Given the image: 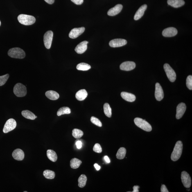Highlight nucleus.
<instances>
[{"label":"nucleus","instance_id":"nucleus-1","mask_svg":"<svg viewBox=\"0 0 192 192\" xmlns=\"http://www.w3.org/2000/svg\"><path fill=\"white\" fill-rule=\"evenodd\" d=\"M183 147L182 142H177L171 156V158L172 161H176L180 158L182 153Z\"/></svg>","mask_w":192,"mask_h":192},{"label":"nucleus","instance_id":"nucleus-24","mask_svg":"<svg viewBox=\"0 0 192 192\" xmlns=\"http://www.w3.org/2000/svg\"><path fill=\"white\" fill-rule=\"evenodd\" d=\"M21 114L23 117L27 119L31 120H34L37 116H36L34 114L30 111L28 110L23 111Z\"/></svg>","mask_w":192,"mask_h":192},{"label":"nucleus","instance_id":"nucleus-32","mask_svg":"<svg viewBox=\"0 0 192 192\" xmlns=\"http://www.w3.org/2000/svg\"><path fill=\"white\" fill-rule=\"evenodd\" d=\"M91 69V66L89 64L84 63H81L77 66V69L78 70L86 71Z\"/></svg>","mask_w":192,"mask_h":192},{"label":"nucleus","instance_id":"nucleus-33","mask_svg":"<svg viewBox=\"0 0 192 192\" xmlns=\"http://www.w3.org/2000/svg\"><path fill=\"white\" fill-rule=\"evenodd\" d=\"M72 136L76 139H80L83 135V132L78 129H74L72 131Z\"/></svg>","mask_w":192,"mask_h":192},{"label":"nucleus","instance_id":"nucleus-39","mask_svg":"<svg viewBox=\"0 0 192 192\" xmlns=\"http://www.w3.org/2000/svg\"><path fill=\"white\" fill-rule=\"evenodd\" d=\"M161 192H169V191L166 186L164 185H162L161 186Z\"/></svg>","mask_w":192,"mask_h":192},{"label":"nucleus","instance_id":"nucleus-36","mask_svg":"<svg viewBox=\"0 0 192 192\" xmlns=\"http://www.w3.org/2000/svg\"><path fill=\"white\" fill-rule=\"evenodd\" d=\"M186 86L188 88L191 90H192V76L190 75L187 77L186 80Z\"/></svg>","mask_w":192,"mask_h":192},{"label":"nucleus","instance_id":"nucleus-10","mask_svg":"<svg viewBox=\"0 0 192 192\" xmlns=\"http://www.w3.org/2000/svg\"><path fill=\"white\" fill-rule=\"evenodd\" d=\"M85 28L82 27L80 28H73L70 32L69 34V37L70 38L74 39L78 37L79 36L81 35L85 31Z\"/></svg>","mask_w":192,"mask_h":192},{"label":"nucleus","instance_id":"nucleus-44","mask_svg":"<svg viewBox=\"0 0 192 192\" xmlns=\"http://www.w3.org/2000/svg\"><path fill=\"white\" fill-rule=\"evenodd\" d=\"M94 166L95 167V168H96V170H98V171L100 169V166H99V165H98L97 164H96H96H94Z\"/></svg>","mask_w":192,"mask_h":192},{"label":"nucleus","instance_id":"nucleus-18","mask_svg":"<svg viewBox=\"0 0 192 192\" xmlns=\"http://www.w3.org/2000/svg\"><path fill=\"white\" fill-rule=\"evenodd\" d=\"M123 6L121 4L116 5L113 8H111L107 12V15L109 16H114L119 14L123 9Z\"/></svg>","mask_w":192,"mask_h":192},{"label":"nucleus","instance_id":"nucleus-15","mask_svg":"<svg viewBox=\"0 0 192 192\" xmlns=\"http://www.w3.org/2000/svg\"><path fill=\"white\" fill-rule=\"evenodd\" d=\"M177 31L176 28L170 27L166 28L163 30L162 35L166 37H171L175 36L177 34Z\"/></svg>","mask_w":192,"mask_h":192},{"label":"nucleus","instance_id":"nucleus-4","mask_svg":"<svg viewBox=\"0 0 192 192\" xmlns=\"http://www.w3.org/2000/svg\"><path fill=\"white\" fill-rule=\"evenodd\" d=\"M134 122L137 126L146 131L150 132L152 130V127L150 124L142 118H136L134 119Z\"/></svg>","mask_w":192,"mask_h":192},{"label":"nucleus","instance_id":"nucleus-43","mask_svg":"<svg viewBox=\"0 0 192 192\" xmlns=\"http://www.w3.org/2000/svg\"><path fill=\"white\" fill-rule=\"evenodd\" d=\"M105 160L106 161L107 163H110V159H109V158L107 156H105L104 157Z\"/></svg>","mask_w":192,"mask_h":192},{"label":"nucleus","instance_id":"nucleus-9","mask_svg":"<svg viewBox=\"0 0 192 192\" xmlns=\"http://www.w3.org/2000/svg\"><path fill=\"white\" fill-rule=\"evenodd\" d=\"M181 179L185 187L189 188L191 186V179L189 174L185 171L181 174Z\"/></svg>","mask_w":192,"mask_h":192},{"label":"nucleus","instance_id":"nucleus-27","mask_svg":"<svg viewBox=\"0 0 192 192\" xmlns=\"http://www.w3.org/2000/svg\"><path fill=\"white\" fill-rule=\"evenodd\" d=\"M126 153V150L125 148H120L117 153L116 158L118 159H123L124 158Z\"/></svg>","mask_w":192,"mask_h":192},{"label":"nucleus","instance_id":"nucleus-5","mask_svg":"<svg viewBox=\"0 0 192 192\" xmlns=\"http://www.w3.org/2000/svg\"><path fill=\"white\" fill-rule=\"evenodd\" d=\"M13 92L15 96L18 97H24L27 94L26 88L22 84L18 83L14 86Z\"/></svg>","mask_w":192,"mask_h":192},{"label":"nucleus","instance_id":"nucleus-38","mask_svg":"<svg viewBox=\"0 0 192 192\" xmlns=\"http://www.w3.org/2000/svg\"><path fill=\"white\" fill-rule=\"evenodd\" d=\"M71 1L77 5L82 4L84 1V0H71Z\"/></svg>","mask_w":192,"mask_h":192},{"label":"nucleus","instance_id":"nucleus-3","mask_svg":"<svg viewBox=\"0 0 192 192\" xmlns=\"http://www.w3.org/2000/svg\"><path fill=\"white\" fill-rule=\"evenodd\" d=\"M8 55L12 58L23 59L26 57V53L24 50L18 47L12 48L9 50Z\"/></svg>","mask_w":192,"mask_h":192},{"label":"nucleus","instance_id":"nucleus-12","mask_svg":"<svg viewBox=\"0 0 192 192\" xmlns=\"http://www.w3.org/2000/svg\"><path fill=\"white\" fill-rule=\"evenodd\" d=\"M127 41L125 39H112L109 42V45L112 47H118L125 45Z\"/></svg>","mask_w":192,"mask_h":192},{"label":"nucleus","instance_id":"nucleus-30","mask_svg":"<svg viewBox=\"0 0 192 192\" xmlns=\"http://www.w3.org/2000/svg\"><path fill=\"white\" fill-rule=\"evenodd\" d=\"M43 175L46 178L48 179H53L55 177V172L49 170H45L43 172Z\"/></svg>","mask_w":192,"mask_h":192},{"label":"nucleus","instance_id":"nucleus-40","mask_svg":"<svg viewBox=\"0 0 192 192\" xmlns=\"http://www.w3.org/2000/svg\"><path fill=\"white\" fill-rule=\"evenodd\" d=\"M76 145L77 148L78 149H80L82 147V142L80 141H77L76 143Z\"/></svg>","mask_w":192,"mask_h":192},{"label":"nucleus","instance_id":"nucleus-14","mask_svg":"<svg viewBox=\"0 0 192 192\" xmlns=\"http://www.w3.org/2000/svg\"><path fill=\"white\" fill-rule=\"evenodd\" d=\"M186 110V106L184 103H180L177 105V114L176 118L177 119H180L184 115Z\"/></svg>","mask_w":192,"mask_h":192},{"label":"nucleus","instance_id":"nucleus-29","mask_svg":"<svg viewBox=\"0 0 192 192\" xmlns=\"http://www.w3.org/2000/svg\"><path fill=\"white\" fill-rule=\"evenodd\" d=\"M71 113V109L67 107H61L57 112V115L60 116L64 114H69Z\"/></svg>","mask_w":192,"mask_h":192},{"label":"nucleus","instance_id":"nucleus-28","mask_svg":"<svg viewBox=\"0 0 192 192\" xmlns=\"http://www.w3.org/2000/svg\"><path fill=\"white\" fill-rule=\"evenodd\" d=\"M87 180V177L84 174L81 175L78 180V185L79 187L81 188L84 187L86 185Z\"/></svg>","mask_w":192,"mask_h":192},{"label":"nucleus","instance_id":"nucleus-17","mask_svg":"<svg viewBox=\"0 0 192 192\" xmlns=\"http://www.w3.org/2000/svg\"><path fill=\"white\" fill-rule=\"evenodd\" d=\"M12 156L16 160L21 161L24 159L25 154L23 150L20 149H17L12 152Z\"/></svg>","mask_w":192,"mask_h":192},{"label":"nucleus","instance_id":"nucleus-31","mask_svg":"<svg viewBox=\"0 0 192 192\" xmlns=\"http://www.w3.org/2000/svg\"><path fill=\"white\" fill-rule=\"evenodd\" d=\"M104 112L106 116L111 118L112 116V110L108 103H105L104 105Z\"/></svg>","mask_w":192,"mask_h":192},{"label":"nucleus","instance_id":"nucleus-41","mask_svg":"<svg viewBox=\"0 0 192 192\" xmlns=\"http://www.w3.org/2000/svg\"><path fill=\"white\" fill-rule=\"evenodd\" d=\"M139 186L136 185L134 186L133 187V191L132 192H139Z\"/></svg>","mask_w":192,"mask_h":192},{"label":"nucleus","instance_id":"nucleus-23","mask_svg":"<svg viewBox=\"0 0 192 192\" xmlns=\"http://www.w3.org/2000/svg\"><path fill=\"white\" fill-rule=\"evenodd\" d=\"M88 96V93L85 89H82L76 93V98L79 101H82L85 99Z\"/></svg>","mask_w":192,"mask_h":192},{"label":"nucleus","instance_id":"nucleus-34","mask_svg":"<svg viewBox=\"0 0 192 192\" xmlns=\"http://www.w3.org/2000/svg\"><path fill=\"white\" fill-rule=\"evenodd\" d=\"M9 77V75L8 74L0 76V86L4 85Z\"/></svg>","mask_w":192,"mask_h":192},{"label":"nucleus","instance_id":"nucleus-46","mask_svg":"<svg viewBox=\"0 0 192 192\" xmlns=\"http://www.w3.org/2000/svg\"><path fill=\"white\" fill-rule=\"evenodd\" d=\"M27 191H24V192H27Z\"/></svg>","mask_w":192,"mask_h":192},{"label":"nucleus","instance_id":"nucleus-7","mask_svg":"<svg viewBox=\"0 0 192 192\" xmlns=\"http://www.w3.org/2000/svg\"><path fill=\"white\" fill-rule=\"evenodd\" d=\"M17 126V123L15 120L13 118L7 120L4 125L3 129V132L6 134L14 130Z\"/></svg>","mask_w":192,"mask_h":192},{"label":"nucleus","instance_id":"nucleus-8","mask_svg":"<svg viewBox=\"0 0 192 192\" xmlns=\"http://www.w3.org/2000/svg\"><path fill=\"white\" fill-rule=\"evenodd\" d=\"M53 33L52 31H48L45 34L44 42L47 49H49L51 47L53 37Z\"/></svg>","mask_w":192,"mask_h":192},{"label":"nucleus","instance_id":"nucleus-22","mask_svg":"<svg viewBox=\"0 0 192 192\" xmlns=\"http://www.w3.org/2000/svg\"><path fill=\"white\" fill-rule=\"evenodd\" d=\"M47 97L50 100H55L58 99L60 97V96L56 91H49L45 93Z\"/></svg>","mask_w":192,"mask_h":192},{"label":"nucleus","instance_id":"nucleus-42","mask_svg":"<svg viewBox=\"0 0 192 192\" xmlns=\"http://www.w3.org/2000/svg\"><path fill=\"white\" fill-rule=\"evenodd\" d=\"M44 1L50 4H53L55 1V0H44Z\"/></svg>","mask_w":192,"mask_h":192},{"label":"nucleus","instance_id":"nucleus-37","mask_svg":"<svg viewBox=\"0 0 192 192\" xmlns=\"http://www.w3.org/2000/svg\"><path fill=\"white\" fill-rule=\"evenodd\" d=\"M93 151L97 153H101L102 152V149L100 144L96 143L93 148Z\"/></svg>","mask_w":192,"mask_h":192},{"label":"nucleus","instance_id":"nucleus-45","mask_svg":"<svg viewBox=\"0 0 192 192\" xmlns=\"http://www.w3.org/2000/svg\"><path fill=\"white\" fill-rule=\"evenodd\" d=\"M1 21H0V26H1Z\"/></svg>","mask_w":192,"mask_h":192},{"label":"nucleus","instance_id":"nucleus-20","mask_svg":"<svg viewBox=\"0 0 192 192\" xmlns=\"http://www.w3.org/2000/svg\"><path fill=\"white\" fill-rule=\"evenodd\" d=\"M167 3L168 5L175 8L182 7L185 3L184 0H168Z\"/></svg>","mask_w":192,"mask_h":192},{"label":"nucleus","instance_id":"nucleus-26","mask_svg":"<svg viewBox=\"0 0 192 192\" xmlns=\"http://www.w3.org/2000/svg\"><path fill=\"white\" fill-rule=\"evenodd\" d=\"M82 161L79 159L74 158L72 159L70 161V166L73 169H76L80 167L82 164Z\"/></svg>","mask_w":192,"mask_h":192},{"label":"nucleus","instance_id":"nucleus-16","mask_svg":"<svg viewBox=\"0 0 192 192\" xmlns=\"http://www.w3.org/2000/svg\"><path fill=\"white\" fill-rule=\"evenodd\" d=\"M88 42L84 41L80 42L76 47L75 51L78 54H82L85 52L87 49V44Z\"/></svg>","mask_w":192,"mask_h":192},{"label":"nucleus","instance_id":"nucleus-21","mask_svg":"<svg viewBox=\"0 0 192 192\" xmlns=\"http://www.w3.org/2000/svg\"><path fill=\"white\" fill-rule=\"evenodd\" d=\"M122 98L126 101L132 102L135 101L136 97L133 94L126 92H122L121 94Z\"/></svg>","mask_w":192,"mask_h":192},{"label":"nucleus","instance_id":"nucleus-25","mask_svg":"<svg viewBox=\"0 0 192 192\" xmlns=\"http://www.w3.org/2000/svg\"><path fill=\"white\" fill-rule=\"evenodd\" d=\"M47 155L48 158L53 162H55L57 160V156L56 153L53 150H48L47 151Z\"/></svg>","mask_w":192,"mask_h":192},{"label":"nucleus","instance_id":"nucleus-19","mask_svg":"<svg viewBox=\"0 0 192 192\" xmlns=\"http://www.w3.org/2000/svg\"><path fill=\"white\" fill-rule=\"evenodd\" d=\"M147 7V6L146 4H144L140 7L134 15V19L135 20H138L142 17L146 10Z\"/></svg>","mask_w":192,"mask_h":192},{"label":"nucleus","instance_id":"nucleus-11","mask_svg":"<svg viewBox=\"0 0 192 192\" xmlns=\"http://www.w3.org/2000/svg\"><path fill=\"white\" fill-rule=\"evenodd\" d=\"M155 96L156 99L158 101H161L164 98V92L162 87L158 82H157L155 84Z\"/></svg>","mask_w":192,"mask_h":192},{"label":"nucleus","instance_id":"nucleus-35","mask_svg":"<svg viewBox=\"0 0 192 192\" xmlns=\"http://www.w3.org/2000/svg\"><path fill=\"white\" fill-rule=\"evenodd\" d=\"M91 121L93 123L96 125L97 126L99 127H101L102 126L101 122L100 121L98 118L95 117H91Z\"/></svg>","mask_w":192,"mask_h":192},{"label":"nucleus","instance_id":"nucleus-2","mask_svg":"<svg viewBox=\"0 0 192 192\" xmlns=\"http://www.w3.org/2000/svg\"><path fill=\"white\" fill-rule=\"evenodd\" d=\"M18 20L21 24L25 26H30L34 24L36 21L35 18L33 16L20 14L18 16Z\"/></svg>","mask_w":192,"mask_h":192},{"label":"nucleus","instance_id":"nucleus-13","mask_svg":"<svg viewBox=\"0 0 192 192\" xmlns=\"http://www.w3.org/2000/svg\"><path fill=\"white\" fill-rule=\"evenodd\" d=\"M135 63L131 61H126L123 62L120 65V69L123 71H130L135 69Z\"/></svg>","mask_w":192,"mask_h":192},{"label":"nucleus","instance_id":"nucleus-6","mask_svg":"<svg viewBox=\"0 0 192 192\" xmlns=\"http://www.w3.org/2000/svg\"><path fill=\"white\" fill-rule=\"evenodd\" d=\"M164 69L166 76L170 81L172 82H175L176 79V74L173 69L167 64H164Z\"/></svg>","mask_w":192,"mask_h":192}]
</instances>
